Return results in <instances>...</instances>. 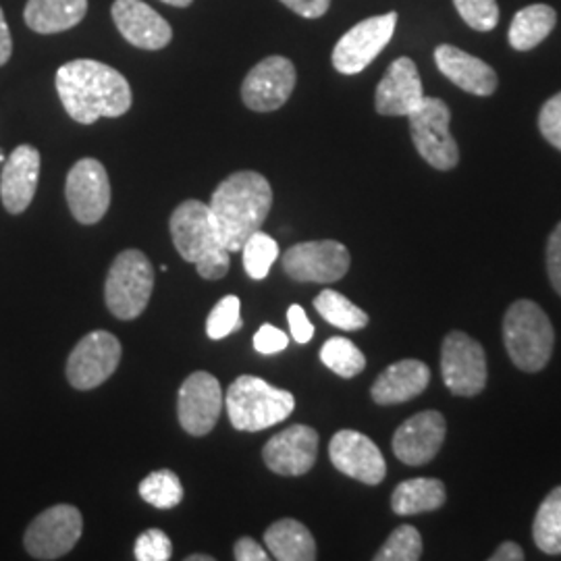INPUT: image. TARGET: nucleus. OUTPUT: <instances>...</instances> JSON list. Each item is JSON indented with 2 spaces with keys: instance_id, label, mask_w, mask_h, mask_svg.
<instances>
[{
  "instance_id": "f257e3e1",
  "label": "nucleus",
  "mask_w": 561,
  "mask_h": 561,
  "mask_svg": "<svg viewBox=\"0 0 561 561\" xmlns=\"http://www.w3.org/2000/svg\"><path fill=\"white\" fill-rule=\"evenodd\" d=\"M55 81L67 115L81 125H92L102 117L117 119L131 108L129 81L101 60H69L59 67Z\"/></svg>"
},
{
  "instance_id": "f03ea898",
  "label": "nucleus",
  "mask_w": 561,
  "mask_h": 561,
  "mask_svg": "<svg viewBox=\"0 0 561 561\" xmlns=\"http://www.w3.org/2000/svg\"><path fill=\"white\" fill-rule=\"evenodd\" d=\"M208 206L219 227L222 245L229 252H238L266 221L273 206V190L261 173L238 171L219 183Z\"/></svg>"
},
{
  "instance_id": "7ed1b4c3",
  "label": "nucleus",
  "mask_w": 561,
  "mask_h": 561,
  "mask_svg": "<svg viewBox=\"0 0 561 561\" xmlns=\"http://www.w3.org/2000/svg\"><path fill=\"white\" fill-rule=\"evenodd\" d=\"M225 405L236 431L261 433L289 419L296 410V398L261 377L241 375L229 385Z\"/></svg>"
},
{
  "instance_id": "20e7f679",
  "label": "nucleus",
  "mask_w": 561,
  "mask_h": 561,
  "mask_svg": "<svg viewBox=\"0 0 561 561\" xmlns=\"http://www.w3.org/2000/svg\"><path fill=\"white\" fill-rule=\"evenodd\" d=\"M503 343L520 370L539 373L551 360L556 331L539 304L518 300L503 317Z\"/></svg>"
},
{
  "instance_id": "39448f33",
  "label": "nucleus",
  "mask_w": 561,
  "mask_h": 561,
  "mask_svg": "<svg viewBox=\"0 0 561 561\" xmlns=\"http://www.w3.org/2000/svg\"><path fill=\"white\" fill-rule=\"evenodd\" d=\"M154 289V266L140 250H125L113 262L104 283V300L113 317L134 321L148 308Z\"/></svg>"
},
{
  "instance_id": "423d86ee",
  "label": "nucleus",
  "mask_w": 561,
  "mask_h": 561,
  "mask_svg": "<svg viewBox=\"0 0 561 561\" xmlns=\"http://www.w3.org/2000/svg\"><path fill=\"white\" fill-rule=\"evenodd\" d=\"M412 141L424 161L437 171H451L460 162V148L449 131L451 111L442 99H422L408 115Z\"/></svg>"
},
{
  "instance_id": "0eeeda50",
  "label": "nucleus",
  "mask_w": 561,
  "mask_h": 561,
  "mask_svg": "<svg viewBox=\"0 0 561 561\" xmlns=\"http://www.w3.org/2000/svg\"><path fill=\"white\" fill-rule=\"evenodd\" d=\"M83 533L81 512L73 505L59 503L44 510L41 516L27 526L23 545L34 560H59L67 556Z\"/></svg>"
},
{
  "instance_id": "6e6552de",
  "label": "nucleus",
  "mask_w": 561,
  "mask_h": 561,
  "mask_svg": "<svg viewBox=\"0 0 561 561\" xmlns=\"http://www.w3.org/2000/svg\"><path fill=\"white\" fill-rule=\"evenodd\" d=\"M445 387L458 398H474L486 387V354L481 343L461 331H451L442 345Z\"/></svg>"
},
{
  "instance_id": "1a4fd4ad",
  "label": "nucleus",
  "mask_w": 561,
  "mask_h": 561,
  "mask_svg": "<svg viewBox=\"0 0 561 561\" xmlns=\"http://www.w3.org/2000/svg\"><path fill=\"white\" fill-rule=\"evenodd\" d=\"M123 347L108 331L88 333L67 360V381L78 391H90L108 381L119 366Z\"/></svg>"
},
{
  "instance_id": "9d476101",
  "label": "nucleus",
  "mask_w": 561,
  "mask_h": 561,
  "mask_svg": "<svg viewBox=\"0 0 561 561\" xmlns=\"http://www.w3.org/2000/svg\"><path fill=\"white\" fill-rule=\"evenodd\" d=\"M398 13H385L368 18L341 36L333 50V67L343 76H356L364 71L382 53L393 38Z\"/></svg>"
},
{
  "instance_id": "9b49d317",
  "label": "nucleus",
  "mask_w": 561,
  "mask_h": 561,
  "mask_svg": "<svg viewBox=\"0 0 561 561\" xmlns=\"http://www.w3.org/2000/svg\"><path fill=\"white\" fill-rule=\"evenodd\" d=\"M171 238L181 254L187 262H201L210 256L213 252L227 250L222 245L221 233L213 210L208 204L201 201L181 202L171 215Z\"/></svg>"
},
{
  "instance_id": "f8f14e48",
  "label": "nucleus",
  "mask_w": 561,
  "mask_h": 561,
  "mask_svg": "<svg viewBox=\"0 0 561 561\" xmlns=\"http://www.w3.org/2000/svg\"><path fill=\"white\" fill-rule=\"evenodd\" d=\"M350 264V250L335 240L301 241L283 254V271L300 283H335Z\"/></svg>"
},
{
  "instance_id": "ddd939ff",
  "label": "nucleus",
  "mask_w": 561,
  "mask_h": 561,
  "mask_svg": "<svg viewBox=\"0 0 561 561\" xmlns=\"http://www.w3.org/2000/svg\"><path fill=\"white\" fill-rule=\"evenodd\" d=\"M65 196L71 215L81 225H96L111 206V181L104 164L96 159H81L67 175Z\"/></svg>"
},
{
  "instance_id": "4468645a",
  "label": "nucleus",
  "mask_w": 561,
  "mask_h": 561,
  "mask_svg": "<svg viewBox=\"0 0 561 561\" xmlns=\"http://www.w3.org/2000/svg\"><path fill=\"white\" fill-rule=\"evenodd\" d=\"M221 382L210 373H192L178 396V416L181 428L192 437L208 435L221 419Z\"/></svg>"
},
{
  "instance_id": "2eb2a0df",
  "label": "nucleus",
  "mask_w": 561,
  "mask_h": 561,
  "mask_svg": "<svg viewBox=\"0 0 561 561\" xmlns=\"http://www.w3.org/2000/svg\"><path fill=\"white\" fill-rule=\"evenodd\" d=\"M296 80L298 76L291 60L279 55L266 57L245 76L241 83V101L256 113L277 111L289 101Z\"/></svg>"
},
{
  "instance_id": "dca6fc26",
  "label": "nucleus",
  "mask_w": 561,
  "mask_h": 561,
  "mask_svg": "<svg viewBox=\"0 0 561 561\" xmlns=\"http://www.w3.org/2000/svg\"><path fill=\"white\" fill-rule=\"evenodd\" d=\"M319 433L306 424H291L277 433L262 449L268 470L280 477H301L317 463Z\"/></svg>"
},
{
  "instance_id": "f3484780",
  "label": "nucleus",
  "mask_w": 561,
  "mask_h": 561,
  "mask_svg": "<svg viewBox=\"0 0 561 561\" xmlns=\"http://www.w3.org/2000/svg\"><path fill=\"white\" fill-rule=\"evenodd\" d=\"M329 458L345 477L364 484H379L385 481L387 463L381 449L373 439L358 431H340L329 443Z\"/></svg>"
},
{
  "instance_id": "a211bd4d",
  "label": "nucleus",
  "mask_w": 561,
  "mask_h": 561,
  "mask_svg": "<svg viewBox=\"0 0 561 561\" xmlns=\"http://www.w3.org/2000/svg\"><path fill=\"white\" fill-rule=\"evenodd\" d=\"M447 424L442 412L424 410L401 424L393 435V454L408 466H422L433 460L443 442Z\"/></svg>"
},
{
  "instance_id": "6ab92c4d",
  "label": "nucleus",
  "mask_w": 561,
  "mask_h": 561,
  "mask_svg": "<svg viewBox=\"0 0 561 561\" xmlns=\"http://www.w3.org/2000/svg\"><path fill=\"white\" fill-rule=\"evenodd\" d=\"M41 180V152L21 144L4 161L0 173V201L11 215H21L30 208Z\"/></svg>"
},
{
  "instance_id": "aec40b11",
  "label": "nucleus",
  "mask_w": 561,
  "mask_h": 561,
  "mask_svg": "<svg viewBox=\"0 0 561 561\" xmlns=\"http://www.w3.org/2000/svg\"><path fill=\"white\" fill-rule=\"evenodd\" d=\"M422 99L424 92L416 62L410 57H400L391 62L377 85L375 108L385 117H408L421 106Z\"/></svg>"
},
{
  "instance_id": "412c9836",
  "label": "nucleus",
  "mask_w": 561,
  "mask_h": 561,
  "mask_svg": "<svg viewBox=\"0 0 561 561\" xmlns=\"http://www.w3.org/2000/svg\"><path fill=\"white\" fill-rule=\"evenodd\" d=\"M113 21L121 36L141 50H161L173 38L169 21L141 0H115Z\"/></svg>"
},
{
  "instance_id": "4be33fe9",
  "label": "nucleus",
  "mask_w": 561,
  "mask_h": 561,
  "mask_svg": "<svg viewBox=\"0 0 561 561\" xmlns=\"http://www.w3.org/2000/svg\"><path fill=\"white\" fill-rule=\"evenodd\" d=\"M435 62L447 80L468 94L491 96L497 90L500 80L495 69L489 62L472 57L451 44H442L435 48Z\"/></svg>"
},
{
  "instance_id": "5701e85b",
  "label": "nucleus",
  "mask_w": 561,
  "mask_h": 561,
  "mask_svg": "<svg viewBox=\"0 0 561 561\" xmlns=\"http://www.w3.org/2000/svg\"><path fill=\"white\" fill-rule=\"evenodd\" d=\"M431 382V370L421 360H400L387 366L373 385L375 403L393 405L419 398Z\"/></svg>"
},
{
  "instance_id": "b1692460",
  "label": "nucleus",
  "mask_w": 561,
  "mask_h": 561,
  "mask_svg": "<svg viewBox=\"0 0 561 561\" xmlns=\"http://www.w3.org/2000/svg\"><path fill=\"white\" fill-rule=\"evenodd\" d=\"M88 13V0H27L23 18L36 34H59L76 27Z\"/></svg>"
},
{
  "instance_id": "393cba45",
  "label": "nucleus",
  "mask_w": 561,
  "mask_h": 561,
  "mask_svg": "<svg viewBox=\"0 0 561 561\" xmlns=\"http://www.w3.org/2000/svg\"><path fill=\"white\" fill-rule=\"evenodd\" d=\"M264 542L268 553L279 561L317 560V542L312 533L294 518H283L266 528Z\"/></svg>"
},
{
  "instance_id": "a878e982",
  "label": "nucleus",
  "mask_w": 561,
  "mask_h": 561,
  "mask_svg": "<svg viewBox=\"0 0 561 561\" xmlns=\"http://www.w3.org/2000/svg\"><path fill=\"white\" fill-rule=\"evenodd\" d=\"M447 500L445 484L439 479H410L396 486L391 510L398 516H416L439 510Z\"/></svg>"
},
{
  "instance_id": "bb28decb",
  "label": "nucleus",
  "mask_w": 561,
  "mask_h": 561,
  "mask_svg": "<svg viewBox=\"0 0 561 561\" xmlns=\"http://www.w3.org/2000/svg\"><path fill=\"white\" fill-rule=\"evenodd\" d=\"M558 13L549 4H530L516 13L510 25V44L514 50H533L556 27Z\"/></svg>"
},
{
  "instance_id": "cd10ccee",
  "label": "nucleus",
  "mask_w": 561,
  "mask_h": 561,
  "mask_svg": "<svg viewBox=\"0 0 561 561\" xmlns=\"http://www.w3.org/2000/svg\"><path fill=\"white\" fill-rule=\"evenodd\" d=\"M535 545L547 556L561 553V484L556 486L539 505L533 524Z\"/></svg>"
},
{
  "instance_id": "c85d7f7f",
  "label": "nucleus",
  "mask_w": 561,
  "mask_h": 561,
  "mask_svg": "<svg viewBox=\"0 0 561 561\" xmlns=\"http://www.w3.org/2000/svg\"><path fill=\"white\" fill-rule=\"evenodd\" d=\"M314 308L324 321L341 331H360L368 324V314L333 289L321 291L314 300Z\"/></svg>"
},
{
  "instance_id": "c756f323",
  "label": "nucleus",
  "mask_w": 561,
  "mask_h": 561,
  "mask_svg": "<svg viewBox=\"0 0 561 561\" xmlns=\"http://www.w3.org/2000/svg\"><path fill=\"white\" fill-rule=\"evenodd\" d=\"M321 360L329 370L343 379H352L366 368V358L356 343L345 337H331L324 341L321 350Z\"/></svg>"
},
{
  "instance_id": "7c9ffc66",
  "label": "nucleus",
  "mask_w": 561,
  "mask_h": 561,
  "mask_svg": "<svg viewBox=\"0 0 561 561\" xmlns=\"http://www.w3.org/2000/svg\"><path fill=\"white\" fill-rule=\"evenodd\" d=\"M241 259L250 279H264L279 259V243L259 229L241 245Z\"/></svg>"
},
{
  "instance_id": "2f4dec72",
  "label": "nucleus",
  "mask_w": 561,
  "mask_h": 561,
  "mask_svg": "<svg viewBox=\"0 0 561 561\" xmlns=\"http://www.w3.org/2000/svg\"><path fill=\"white\" fill-rule=\"evenodd\" d=\"M140 495L159 510H171L183 500V486L173 470H154L140 482Z\"/></svg>"
},
{
  "instance_id": "473e14b6",
  "label": "nucleus",
  "mask_w": 561,
  "mask_h": 561,
  "mask_svg": "<svg viewBox=\"0 0 561 561\" xmlns=\"http://www.w3.org/2000/svg\"><path fill=\"white\" fill-rule=\"evenodd\" d=\"M421 558V533L410 524L398 526L381 549L375 553V561H416Z\"/></svg>"
},
{
  "instance_id": "72a5a7b5",
  "label": "nucleus",
  "mask_w": 561,
  "mask_h": 561,
  "mask_svg": "<svg viewBox=\"0 0 561 561\" xmlns=\"http://www.w3.org/2000/svg\"><path fill=\"white\" fill-rule=\"evenodd\" d=\"M241 329V301L238 296H225L206 319V335L225 340Z\"/></svg>"
},
{
  "instance_id": "f704fd0d",
  "label": "nucleus",
  "mask_w": 561,
  "mask_h": 561,
  "mask_svg": "<svg viewBox=\"0 0 561 561\" xmlns=\"http://www.w3.org/2000/svg\"><path fill=\"white\" fill-rule=\"evenodd\" d=\"M461 20L477 32H491L500 23L497 0H454Z\"/></svg>"
},
{
  "instance_id": "c9c22d12",
  "label": "nucleus",
  "mask_w": 561,
  "mask_h": 561,
  "mask_svg": "<svg viewBox=\"0 0 561 561\" xmlns=\"http://www.w3.org/2000/svg\"><path fill=\"white\" fill-rule=\"evenodd\" d=\"M134 556L138 561H167L173 556V542L159 528H150L141 533L136 541Z\"/></svg>"
},
{
  "instance_id": "e433bc0d",
  "label": "nucleus",
  "mask_w": 561,
  "mask_h": 561,
  "mask_svg": "<svg viewBox=\"0 0 561 561\" xmlns=\"http://www.w3.org/2000/svg\"><path fill=\"white\" fill-rule=\"evenodd\" d=\"M539 129L545 140L561 150V92L542 104Z\"/></svg>"
},
{
  "instance_id": "4c0bfd02",
  "label": "nucleus",
  "mask_w": 561,
  "mask_h": 561,
  "mask_svg": "<svg viewBox=\"0 0 561 561\" xmlns=\"http://www.w3.org/2000/svg\"><path fill=\"white\" fill-rule=\"evenodd\" d=\"M287 345H289V337L273 324H262L254 335V347L259 354H264V356L279 354Z\"/></svg>"
},
{
  "instance_id": "58836bf2",
  "label": "nucleus",
  "mask_w": 561,
  "mask_h": 561,
  "mask_svg": "<svg viewBox=\"0 0 561 561\" xmlns=\"http://www.w3.org/2000/svg\"><path fill=\"white\" fill-rule=\"evenodd\" d=\"M547 275L556 289V294L561 296V221L558 227L551 231L549 241H547Z\"/></svg>"
},
{
  "instance_id": "ea45409f",
  "label": "nucleus",
  "mask_w": 561,
  "mask_h": 561,
  "mask_svg": "<svg viewBox=\"0 0 561 561\" xmlns=\"http://www.w3.org/2000/svg\"><path fill=\"white\" fill-rule=\"evenodd\" d=\"M229 264H231L229 250H219V252H213L210 256H206L204 261L196 262V268H198L202 279L217 280L227 275Z\"/></svg>"
},
{
  "instance_id": "a19ab883",
  "label": "nucleus",
  "mask_w": 561,
  "mask_h": 561,
  "mask_svg": "<svg viewBox=\"0 0 561 561\" xmlns=\"http://www.w3.org/2000/svg\"><path fill=\"white\" fill-rule=\"evenodd\" d=\"M287 322L291 329V337L298 343H308L314 337V327L308 321V314L304 312L300 304H291L287 310Z\"/></svg>"
},
{
  "instance_id": "79ce46f5",
  "label": "nucleus",
  "mask_w": 561,
  "mask_h": 561,
  "mask_svg": "<svg viewBox=\"0 0 561 561\" xmlns=\"http://www.w3.org/2000/svg\"><path fill=\"white\" fill-rule=\"evenodd\" d=\"M280 2L306 20H319L331 7V0H280Z\"/></svg>"
},
{
  "instance_id": "37998d69",
  "label": "nucleus",
  "mask_w": 561,
  "mask_h": 561,
  "mask_svg": "<svg viewBox=\"0 0 561 561\" xmlns=\"http://www.w3.org/2000/svg\"><path fill=\"white\" fill-rule=\"evenodd\" d=\"M233 553L238 561H266L271 558L261 545L250 537H241L240 541L236 542Z\"/></svg>"
},
{
  "instance_id": "c03bdc74",
  "label": "nucleus",
  "mask_w": 561,
  "mask_h": 561,
  "mask_svg": "<svg viewBox=\"0 0 561 561\" xmlns=\"http://www.w3.org/2000/svg\"><path fill=\"white\" fill-rule=\"evenodd\" d=\"M491 561H522L524 560V549L518 542L505 541L495 549V553L489 558Z\"/></svg>"
},
{
  "instance_id": "a18cd8bd",
  "label": "nucleus",
  "mask_w": 561,
  "mask_h": 561,
  "mask_svg": "<svg viewBox=\"0 0 561 561\" xmlns=\"http://www.w3.org/2000/svg\"><path fill=\"white\" fill-rule=\"evenodd\" d=\"M13 55V41H11V32L4 20V13L0 9V67L7 65Z\"/></svg>"
},
{
  "instance_id": "49530a36",
  "label": "nucleus",
  "mask_w": 561,
  "mask_h": 561,
  "mask_svg": "<svg viewBox=\"0 0 561 561\" xmlns=\"http://www.w3.org/2000/svg\"><path fill=\"white\" fill-rule=\"evenodd\" d=\"M162 2H167V4H173V7H190L194 0H162Z\"/></svg>"
},
{
  "instance_id": "de8ad7c7",
  "label": "nucleus",
  "mask_w": 561,
  "mask_h": 561,
  "mask_svg": "<svg viewBox=\"0 0 561 561\" xmlns=\"http://www.w3.org/2000/svg\"><path fill=\"white\" fill-rule=\"evenodd\" d=\"M187 561H213V558L210 556H190Z\"/></svg>"
},
{
  "instance_id": "09e8293b",
  "label": "nucleus",
  "mask_w": 561,
  "mask_h": 561,
  "mask_svg": "<svg viewBox=\"0 0 561 561\" xmlns=\"http://www.w3.org/2000/svg\"><path fill=\"white\" fill-rule=\"evenodd\" d=\"M7 161V159H4V154H2V152H0V162H4Z\"/></svg>"
}]
</instances>
